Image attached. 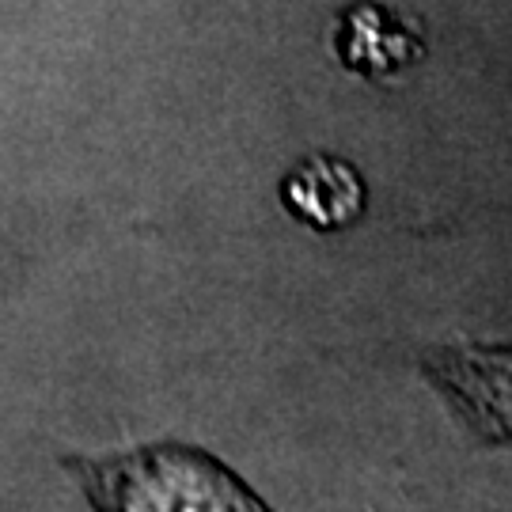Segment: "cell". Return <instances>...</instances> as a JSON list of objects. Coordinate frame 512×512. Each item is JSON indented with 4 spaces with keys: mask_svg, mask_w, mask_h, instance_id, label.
<instances>
[{
    "mask_svg": "<svg viewBox=\"0 0 512 512\" xmlns=\"http://www.w3.org/2000/svg\"><path fill=\"white\" fill-rule=\"evenodd\" d=\"M281 198L311 228L338 232L361 220L368 205V190L361 171L338 156H308L285 175Z\"/></svg>",
    "mask_w": 512,
    "mask_h": 512,
    "instance_id": "277c9868",
    "label": "cell"
},
{
    "mask_svg": "<svg viewBox=\"0 0 512 512\" xmlns=\"http://www.w3.org/2000/svg\"><path fill=\"white\" fill-rule=\"evenodd\" d=\"M95 505L110 509H255L258 501L202 452L145 448L126 459L80 463Z\"/></svg>",
    "mask_w": 512,
    "mask_h": 512,
    "instance_id": "6da1fadb",
    "label": "cell"
},
{
    "mask_svg": "<svg viewBox=\"0 0 512 512\" xmlns=\"http://www.w3.org/2000/svg\"><path fill=\"white\" fill-rule=\"evenodd\" d=\"M338 57L368 80L406 73L425 57V38L380 4H353L338 19Z\"/></svg>",
    "mask_w": 512,
    "mask_h": 512,
    "instance_id": "3957f363",
    "label": "cell"
},
{
    "mask_svg": "<svg viewBox=\"0 0 512 512\" xmlns=\"http://www.w3.org/2000/svg\"><path fill=\"white\" fill-rule=\"evenodd\" d=\"M429 380L448 395L478 440H512V349L452 346L425 357Z\"/></svg>",
    "mask_w": 512,
    "mask_h": 512,
    "instance_id": "7a4b0ae2",
    "label": "cell"
}]
</instances>
